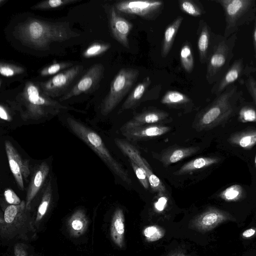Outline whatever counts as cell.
<instances>
[{
	"instance_id": "cell-1",
	"label": "cell",
	"mask_w": 256,
	"mask_h": 256,
	"mask_svg": "<svg viewBox=\"0 0 256 256\" xmlns=\"http://www.w3.org/2000/svg\"><path fill=\"white\" fill-rule=\"evenodd\" d=\"M14 35L24 45L38 50H48L53 42H62L78 36L67 22H49L30 18L18 24Z\"/></svg>"
},
{
	"instance_id": "cell-2",
	"label": "cell",
	"mask_w": 256,
	"mask_h": 256,
	"mask_svg": "<svg viewBox=\"0 0 256 256\" xmlns=\"http://www.w3.org/2000/svg\"><path fill=\"white\" fill-rule=\"evenodd\" d=\"M242 102V91L236 84L230 86L198 114L194 128L202 131L223 124L235 114Z\"/></svg>"
},
{
	"instance_id": "cell-3",
	"label": "cell",
	"mask_w": 256,
	"mask_h": 256,
	"mask_svg": "<svg viewBox=\"0 0 256 256\" xmlns=\"http://www.w3.org/2000/svg\"><path fill=\"white\" fill-rule=\"evenodd\" d=\"M26 209V201L18 205H9L0 218V236L10 240L14 238L29 241L34 238L36 229L34 220Z\"/></svg>"
},
{
	"instance_id": "cell-4",
	"label": "cell",
	"mask_w": 256,
	"mask_h": 256,
	"mask_svg": "<svg viewBox=\"0 0 256 256\" xmlns=\"http://www.w3.org/2000/svg\"><path fill=\"white\" fill-rule=\"evenodd\" d=\"M16 100L24 106L23 115L28 118H36L56 114L62 109H70L45 94L38 82H26Z\"/></svg>"
},
{
	"instance_id": "cell-5",
	"label": "cell",
	"mask_w": 256,
	"mask_h": 256,
	"mask_svg": "<svg viewBox=\"0 0 256 256\" xmlns=\"http://www.w3.org/2000/svg\"><path fill=\"white\" fill-rule=\"evenodd\" d=\"M66 121L72 132L94 152L114 173L124 182L131 184L127 171L112 156L96 132L73 118L68 117Z\"/></svg>"
},
{
	"instance_id": "cell-6",
	"label": "cell",
	"mask_w": 256,
	"mask_h": 256,
	"mask_svg": "<svg viewBox=\"0 0 256 256\" xmlns=\"http://www.w3.org/2000/svg\"><path fill=\"white\" fill-rule=\"evenodd\" d=\"M224 10L226 26L224 36L228 38L244 25L254 20L256 0H215Z\"/></svg>"
},
{
	"instance_id": "cell-7",
	"label": "cell",
	"mask_w": 256,
	"mask_h": 256,
	"mask_svg": "<svg viewBox=\"0 0 256 256\" xmlns=\"http://www.w3.org/2000/svg\"><path fill=\"white\" fill-rule=\"evenodd\" d=\"M237 40L236 33L228 38L221 36L206 62V78L209 84L219 80L230 68Z\"/></svg>"
},
{
	"instance_id": "cell-8",
	"label": "cell",
	"mask_w": 256,
	"mask_h": 256,
	"mask_svg": "<svg viewBox=\"0 0 256 256\" xmlns=\"http://www.w3.org/2000/svg\"><path fill=\"white\" fill-rule=\"evenodd\" d=\"M139 70L132 68H121L111 82L110 90L102 101L101 113L112 112L132 88L138 80Z\"/></svg>"
},
{
	"instance_id": "cell-9",
	"label": "cell",
	"mask_w": 256,
	"mask_h": 256,
	"mask_svg": "<svg viewBox=\"0 0 256 256\" xmlns=\"http://www.w3.org/2000/svg\"><path fill=\"white\" fill-rule=\"evenodd\" d=\"M83 69L82 66L75 65L54 75L46 81L38 83L45 94L50 98L58 97L68 90Z\"/></svg>"
},
{
	"instance_id": "cell-10",
	"label": "cell",
	"mask_w": 256,
	"mask_h": 256,
	"mask_svg": "<svg viewBox=\"0 0 256 256\" xmlns=\"http://www.w3.org/2000/svg\"><path fill=\"white\" fill-rule=\"evenodd\" d=\"M120 14L136 15L146 20H154L161 13L164 2L161 0H122L114 4Z\"/></svg>"
},
{
	"instance_id": "cell-11",
	"label": "cell",
	"mask_w": 256,
	"mask_h": 256,
	"mask_svg": "<svg viewBox=\"0 0 256 256\" xmlns=\"http://www.w3.org/2000/svg\"><path fill=\"white\" fill-rule=\"evenodd\" d=\"M114 142L130 161L134 162L144 171L153 191L160 194H163L166 192V188L162 182L154 174L148 163L141 156L138 150L134 145L128 141L120 138L114 139Z\"/></svg>"
},
{
	"instance_id": "cell-12",
	"label": "cell",
	"mask_w": 256,
	"mask_h": 256,
	"mask_svg": "<svg viewBox=\"0 0 256 256\" xmlns=\"http://www.w3.org/2000/svg\"><path fill=\"white\" fill-rule=\"evenodd\" d=\"M236 221V219L230 212L210 207L192 220L189 228L200 232H206L222 223Z\"/></svg>"
},
{
	"instance_id": "cell-13",
	"label": "cell",
	"mask_w": 256,
	"mask_h": 256,
	"mask_svg": "<svg viewBox=\"0 0 256 256\" xmlns=\"http://www.w3.org/2000/svg\"><path fill=\"white\" fill-rule=\"evenodd\" d=\"M104 68L102 64H95L90 66L84 75L60 100H66L72 96L95 90L104 76Z\"/></svg>"
},
{
	"instance_id": "cell-14",
	"label": "cell",
	"mask_w": 256,
	"mask_h": 256,
	"mask_svg": "<svg viewBox=\"0 0 256 256\" xmlns=\"http://www.w3.org/2000/svg\"><path fill=\"white\" fill-rule=\"evenodd\" d=\"M5 149L10 170L20 189L24 190V178L30 174L29 162L22 160L12 144L8 140L4 143Z\"/></svg>"
},
{
	"instance_id": "cell-15",
	"label": "cell",
	"mask_w": 256,
	"mask_h": 256,
	"mask_svg": "<svg viewBox=\"0 0 256 256\" xmlns=\"http://www.w3.org/2000/svg\"><path fill=\"white\" fill-rule=\"evenodd\" d=\"M120 130L128 140H138L163 135L170 131V128L159 124L130 126L124 124Z\"/></svg>"
},
{
	"instance_id": "cell-16",
	"label": "cell",
	"mask_w": 256,
	"mask_h": 256,
	"mask_svg": "<svg viewBox=\"0 0 256 256\" xmlns=\"http://www.w3.org/2000/svg\"><path fill=\"white\" fill-rule=\"evenodd\" d=\"M109 24L114 39L124 47L129 48L128 36L133 28L132 23L121 16L113 6L110 10Z\"/></svg>"
},
{
	"instance_id": "cell-17",
	"label": "cell",
	"mask_w": 256,
	"mask_h": 256,
	"mask_svg": "<svg viewBox=\"0 0 256 256\" xmlns=\"http://www.w3.org/2000/svg\"><path fill=\"white\" fill-rule=\"evenodd\" d=\"M200 24L198 50L200 62L202 64H204L206 62L222 35L214 34L210 28L204 20H202Z\"/></svg>"
},
{
	"instance_id": "cell-18",
	"label": "cell",
	"mask_w": 256,
	"mask_h": 256,
	"mask_svg": "<svg viewBox=\"0 0 256 256\" xmlns=\"http://www.w3.org/2000/svg\"><path fill=\"white\" fill-rule=\"evenodd\" d=\"M244 72L242 58L236 60L219 80L215 83L212 92L216 96L221 94L230 86L239 80Z\"/></svg>"
},
{
	"instance_id": "cell-19",
	"label": "cell",
	"mask_w": 256,
	"mask_h": 256,
	"mask_svg": "<svg viewBox=\"0 0 256 256\" xmlns=\"http://www.w3.org/2000/svg\"><path fill=\"white\" fill-rule=\"evenodd\" d=\"M50 170L48 165L42 162L34 171L26 192V209H30L31 203L42 186Z\"/></svg>"
},
{
	"instance_id": "cell-20",
	"label": "cell",
	"mask_w": 256,
	"mask_h": 256,
	"mask_svg": "<svg viewBox=\"0 0 256 256\" xmlns=\"http://www.w3.org/2000/svg\"><path fill=\"white\" fill-rule=\"evenodd\" d=\"M168 116V113L165 111L150 108L137 114L125 124L130 126L152 124L166 120Z\"/></svg>"
},
{
	"instance_id": "cell-21",
	"label": "cell",
	"mask_w": 256,
	"mask_h": 256,
	"mask_svg": "<svg viewBox=\"0 0 256 256\" xmlns=\"http://www.w3.org/2000/svg\"><path fill=\"white\" fill-rule=\"evenodd\" d=\"M89 224L88 218L82 209L74 211L66 222V227L70 236L78 238L83 235L87 230Z\"/></svg>"
},
{
	"instance_id": "cell-22",
	"label": "cell",
	"mask_w": 256,
	"mask_h": 256,
	"mask_svg": "<svg viewBox=\"0 0 256 256\" xmlns=\"http://www.w3.org/2000/svg\"><path fill=\"white\" fill-rule=\"evenodd\" d=\"M198 147H174L170 148L160 154L158 158L164 166H168L196 153Z\"/></svg>"
},
{
	"instance_id": "cell-23",
	"label": "cell",
	"mask_w": 256,
	"mask_h": 256,
	"mask_svg": "<svg viewBox=\"0 0 256 256\" xmlns=\"http://www.w3.org/2000/svg\"><path fill=\"white\" fill-rule=\"evenodd\" d=\"M110 235L112 242L117 246L120 248L124 246V217L123 210L120 208H117L113 214Z\"/></svg>"
},
{
	"instance_id": "cell-24",
	"label": "cell",
	"mask_w": 256,
	"mask_h": 256,
	"mask_svg": "<svg viewBox=\"0 0 256 256\" xmlns=\"http://www.w3.org/2000/svg\"><path fill=\"white\" fill-rule=\"evenodd\" d=\"M152 81L149 76L144 78L142 81L138 83L129 94L123 103L120 112L128 109L134 108L140 103L146 90L151 84Z\"/></svg>"
},
{
	"instance_id": "cell-25",
	"label": "cell",
	"mask_w": 256,
	"mask_h": 256,
	"mask_svg": "<svg viewBox=\"0 0 256 256\" xmlns=\"http://www.w3.org/2000/svg\"><path fill=\"white\" fill-rule=\"evenodd\" d=\"M228 142L233 146L249 150L256 144V128L235 132L230 135Z\"/></svg>"
},
{
	"instance_id": "cell-26",
	"label": "cell",
	"mask_w": 256,
	"mask_h": 256,
	"mask_svg": "<svg viewBox=\"0 0 256 256\" xmlns=\"http://www.w3.org/2000/svg\"><path fill=\"white\" fill-rule=\"evenodd\" d=\"M183 19V17L178 16L166 28L162 43L161 55L162 58L166 57L171 50Z\"/></svg>"
},
{
	"instance_id": "cell-27",
	"label": "cell",
	"mask_w": 256,
	"mask_h": 256,
	"mask_svg": "<svg viewBox=\"0 0 256 256\" xmlns=\"http://www.w3.org/2000/svg\"><path fill=\"white\" fill-rule=\"evenodd\" d=\"M218 157H200L193 159L182 166L175 172V175H182L218 163Z\"/></svg>"
},
{
	"instance_id": "cell-28",
	"label": "cell",
	"mask_w": 256,
	"mask_h": 256,
	"mask_svg": "<svg viewBox=\"0 0 256 256\" xmlns=\"http://www.w3.org/2000/svg\"><path fill=\"white\" fill-rule=\"evenodd\" d=\"M52 188L50 180L46 188L42 194L40 203L38 208L34 220V225L36 228L38 227L41 222L45 216L48 209L52 200Z\"/></svg>"
},
{
	"instance_id": "cell-29",
	"label": "cell",
	"mask_w": 256,
	"mask_h": 256,
	"mask_svg": "<svg viewBox=\"0 0 256 256\" xmlns=\"http://www.w3.org/2000/svg\"><path fill=\"white\" fill-rule=\"evenodd\" d=\"M186 95L178 91L168 90L163 96L160 102L171 107H179L191 102Z\"/></svg>"
},
{
	"instance_id": "cell-30",
	"label": "cell",
	"mask_w": 256,
	"mask_h": 256,
	"mask_svg": "<svg viewBox=\"0 0 256 256\" xmlns=\"http://www.w3.org/2000/svg\"><path fill=\"white\" fill-rule=\"evenodd\" d=\"M244 190L240 184H233L218 194V197L226 202H236L245 198Z\"/></svg>"
},
{
	"instance_id": "cell-31",
	"label": "cell",
	"mask_w": 256,
	"mask_h": 256,
	"mask_svg": "<svg viewBox=\"0 0 256 256\" xmlns=\"http://www.w3.org/2000/svg\"><path fill=\"white\" fill-rule=\"evenodd\" d=\"M180 60L182 66L184 70L188 73H190L194 67V60L192 48L186 42L180 49Z\"/></svg>"
},
{
	"instance_id": "cell-32",
	"label": "cell",
	"mask_w": 256,
	"mask_h": 256,
	"mask_svg": "<svg viewBox=\"0 0 256 256\" xmlns=\"http://www.w3.org/2000/svg\"><path fill=\"white\" fill-rule=\"evenodd\" d=\"M178 5L182 12L192 16H200L204 13L202 6L194 0H180Z\"/></svg>"
},
{
	"instance_id": "cell-33",
	"label": "cell",
	"mask_w": 256,
	"mask_h": 256,
	"mask_svg": "<svg viewBox=\"0 0 256 256\" xmlns=\"http://www.w3.org/2000/svg\"><path fill=\"white\" fill-rule=\"evenodd\" d=\"M78 0H47L38 3L31 8L38 10H48L60 8L66 5L78 2Z\"/></svg>"
},
{
	"instance_id": "cell-34",
	"label": "cell",
	"mask_w": 256,
	"mask_h": 256,
	"mask_svg": "<svg viewBox=\"0 0 256 256\" xmlns=\"http://www.w3.org/2000/svg\"><path fill=\"white\" fill-rule=\"evenodd\" d=\"M111 47L110 43L94 42L88 47L83 52L82 56L85 58H91L100 56Z\"/></svg>"
},
{
	"instance_id": "cell-35",
	"label": "cell",
	"mask_w": 256,
	"mask_h": 256,
	"mask_svg": "<svg viewBox=\"0 0 256 256\" xmlns=\"http://www.w3.org/2000/svg\"><path fill=\"white\" fill-rule=\"evenodd\" d=\"M142 234L146 242H152L162 238L164 236L165 230L158 226L152 225L146 227Z\"/></svg>"
},
{
	"instance_id": "cell-36",
	"label": "cell",
	"mask_w": 256,
	"mask_h": 256,
	"mask_svg": "<svg viewBox=\"0 0 256 256\" xmlns=\"http://www.w3.org/2000/svg\"><path fill=\"white\" fill-rule=\"evenodd\" d=\"M238 110V116L242 122H256V109L250 104L241 105Z\"/></svg>"
},
{
	"instance_id": "cell-37",
	"label": "cell",
	"mask_w": 256,
	"mask_h": 256,
	"mask_svg": "<svg viewBox=\"0 0 256 256\" xmlns=\"http://www.w3.org/2000/svg\"><path fill=\"white\" fill-rule=\"evenodd\" d=\"M72 66H74L73 64L70 62H56L43 68L40 71V75L42 76H52Z\"/></svg>"
},
{
	"instance_id": "cell-38",
	"label": "cell",
	"mask_w": 256,
	"mask_h": 256,
	"mask_svg": "<svg viewBox=\"0 0 256 256\" xmlns=\"http://www.w3.org/2000/svg\"><path fill=\"white\" fill-rule=\"evenodd\" d=\"M24 72L22 66L2 62L0 63V73L4 76L12 77L21 74Z\"/></svg>"
},
{
	"instance_id": "cell-39",
	"label": "cell",
	"mask_w": 256,
	"mask_h": 256,
	"mask_svg": "<svg viewBox=\"0 0 256 256\" xmlns=\"http://www.w3.org/2000/svg\"><path fill=\"white\" fill-rule=\"evenodd\" d=\"M131 165L136 177L144 188L148 189L150 183L144 171L134 162L130 161Z\"/></svg>"
},
{
	"instance_id": "cell-40",
	"label": "cell",
	"mask_w": 256,
	"mask_h": 256,
	"mask_svg": "<svg viewBox=\"0 0 256 256\" xmlns=\"http://www.w3.org/2000/svg\"><path fill=\"white\" fill-rule=\"evenodd\" d=\"M245 85L256 106V80L250 76L245 81Z\"/></svg>"
},
{
	"instance_id": "cell-41",
	"label": "cell",
	"mask_w": 256,
	"mask_h": 256,
	"mask_svg": "<svg viewBox=\"0 0 256 256\" xmlns=\"http://www.w3.org/2000/svg\"><path fill=\"white\" fill-rule=\"evenodd\" d=\"M14 252V256H34L30 252L28 246L22 242L15 244Z\"/></svg>"
},
{
	"instance_id": "cell-42",
	"label": "cell",
	"mask_w": 256,
	"mask_h": 256,
	"mask_svg": "<svg viewBox=\"0 0 256 256\" xmlns=\"http://www.w3.org/2000/svg\"><path fill=\"white\" fill-rule=\"evenodd\" d=\"M6 200L10 205H18L22 202V200L16 194L10 189H6L4 192Z\"/></svg>"
},
{
	"instance_id": "cell-43",
	"label": "cell",
	"mask_w": 256,
	"mask_h": 256,
	"mask_svg": "<svg viewBox=\"0 0 256 256\" xmlns=\"http://www.w3.org/2000/svg\"><path fill=\"white\" fill-rule=\"evenodd\" d=\"M256 236V228H250L244 231L241 234L243 239L251 238Z\"/></svg>"
},
{
	"instance_id": "cell-44",
	"label": "cell",
	"mask_w": 256,
	"mask_h": 256,
	"mask_svg": "<svg viewBox=\"0 0 256 256\" xmlns=\"http://www.w3.org/2000/svg\"><path fill=\"white\" fill-rule=\"evenodd\" d=\"M0 117L1 119L6 121H10L11 120L6 109L2 104L0 106Z\"/></svg>"
},
{
	"instance_id": "cell-45",
	"label": "cell",
	"mask_w": 256,
	"mask_h": 256,
	"mask_svg": "<svg viewBox=\"0 0 256 256\" xmlns=\"http://www.w3.org/2000/svg\"><path fill=\"white\" fill-rule=\"evenodd\" d=\"M166 202V200L165 198L160 199L154 205L155 209L159 212L162 211L165 208Z\"/></svg>"
},
{
	"instance_id": "cell-46",
	"label": "cell",
	"mask_w": 256,
	"mask_h": 256,
	"mask_svg": "<svg viewBox=\"0 0 256 256\" xmlns=\"http://www.w3.org/2000/svg\"><path fill=\"white\" fill-rule=\"evenodd\" d=\"M254 28L253 31V35H252V40H253V46L254 48V56L256 59V18L254 20Z\"/></svg>"
},
{
	"instance_id": "cell-47",
	"label": "cell",
	"mask_w": 256,
	"mask_h": 256,
	"mask_svg": "<svg viewBox=\"0 0 256 256\" xmlns=\"http://www.w3.org/2000/svg\"><path fill=\"white\" fill-rule=\"evenodd\" d=\"M167 256H190L187 254H186L185 252H184L182 251L177 250V251H174V252H171Z\"/></svg>"
},
{
	"instance_id": "cell-48",
	"label": "cell",
	"mask_w": 256,
	"mask_h": 256,
	"mask_svg": "<svg viewBox=\"0 0 256 256\" xmlns=\"http://www.w3.org/2000/svg\"><path fill=\"white\" fill-rule=\"evenodd\" d=\"M254 166L256 168V155L255 158H254Z\"/></svg>"
}]
</instances>
